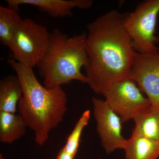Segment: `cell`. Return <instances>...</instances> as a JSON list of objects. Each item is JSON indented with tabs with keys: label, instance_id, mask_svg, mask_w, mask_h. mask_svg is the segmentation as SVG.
<instances>
[{
	"label": "cell",
	"instance_id": "52a82bcc",
	"mask_svg": "<svg viewBox=\"0 0 159 159\" xmlns=\"http://www.w3.org/2000/svg\"><path fill=\"white\" fill-rule=\"evenodd\" d=\"M93 113L101 145L107 153L124 149L126 139L122 135L121 118L109 106L105 100L92 99Z\"/></svg>",
	"mask_w": 159,
	"mask_h": 159
},
{
	"label": "cell",
	"instance_id": "7c38bea8",
	"mask_svg": "<svg viewBox=\"0 0 159 159\" xmlns=\"http://www.w3.org/2000/svg\"><path fill=\"white\" fill-rule=\"evenodd\" d=\"M27 126L20 114L0 112V142L11 144L26 133Z\"/></svg>",
	"mask_w": 159,
	"mask_h": 159
},
{
	"label": "cell",
	"instance_id": "30bf717a",
	"mask_svg": "<svg viewBox=\"0 0 159 159\" xmlns=\"http://www.w3.org/2000/svg\"><path fill=\"white\" fill-rule=\"evenodd\" d=\"M22 96V89L16 75L3 78L0 82V112L16 114Z\"/></svg>",
	"mask_w": 159,
	"mask_h": 159
},
{
	"label": "cell",
	"instance_id": "9c48e42d",
	"mask_svg": "<svg viewBox=\"0 0 159 159\" xmlns=\"http://www.w3.org/2000/svg\"><path fill=\"white\" fill-rule=\"evenodd\" d=\"M6 2L8 6L18 11L20 6L30 5L54 18L72 16L73 9H89L93 3L92 0H6Z\"/></svg>",
	"mask_w": 159,
	"mask_h": 159
},
{
	"label": "cell",
	"instance_id": "8992f818",
	"mask_svg": "<svg viewBox=\"0 0 159 159\" xmlns=\"http://www.w3.org/2000/svg\"><path fill=\"white\" fill-rule=\"evenodd\" d=\"M104 97L106 102L120 117L122 123L134 120L151 107L149 99L130 78L114 84Z\"/></svg>",
	"mask_w": 159,
	"mask_h": 159
},
{
	"label": "cell",
	"instance_id": "5b68a950",
	"mask_svg": "<svg viewBox=\"0 0 159 159\" xmlns=\"http://www.w3.org/2000/svg\"><path fill=\"white\" fill-rule=\"evenodd\" d=\"M50 34L45 26L33 20H23L8 47L11 57L32 68L37 66L48 48Z\"/></svg>",
	"mask_w": 159,
	"mask_h": 159
},
{
	"label": "cell",
	"instance_id": "4fadbf2b",
	"mask_svg": "<svg viewBox=\"0 0 159 159\" xmlns=\"http://www.w3.org/2000/svg\"><path fill=\"white\" fill-rule=\"evenodd\" d=\"M15 9L0 6V42L9 47L23 20Z\"/></svg>",
	"mask_w": 159,
	"mask_h": 159
},
{
	"label": "cell",
	"instance_id": "9a60e30c",
	"mask_svg": "<svg viewBox=\"0 0 159 159\" xmlns=\"http://www.w3.org/2000/svg\"><path fill=\"white\" fill-rule=\"evenodd\" d=\"M90 116V111L89 110H87L83 113L68 138L65 145L63 147L68 153L74 157L77 154L79 148L81 134L85 126L88 124Z\"/></svg>",
	"mask_w": 159,
	"mask_h": 159
},
{
	"label": "cell",
	"instance_id": "6da1fadb",
	"mask_svg": "<svg viewBox=\"0 0 159 159\" xmlns=\"http://www.w3.org/2000/svg\"><path fill=\"white\" fill-rule=\"evenodd\" d=\"M125 13L114 9L87 26V84L105 96L116 83L130 78L135 51L125 28Z\"/></svg>",
	"mask_w": 159,
	"mask_h": 159
},
{
	"label": "cell",
	"instance_id": "ba28073f",
	"mask_svg": "<svg viewBox=\"0 0 159 159\" xmlns=\"http://www.w3.org/2000/svg\"><path fill=\"white\" fill-rule=\"evenodd\" d=\"M130 79L146 94L151 108L159 109V52L152 54L135 52Z\"/></svg>",
	"mask_w": 159,
	"mask_h": 159
},
{
	"label": "cell",
	"instance_id": "5bb4252c",
	"mask_svg": "<svg viewBox=\"0 0 159 159\" xmlns=\"http://www.w3.org/2000/svg\"><path fill=\"white\" fill-rule=\"evenodd\" d=\"M132 135L140 136L159 143V109L150 108L134 120Z\"/></svg>",
	"mask_w": 159,
	"mask_h": 159
},
{
	"label": "cell",
	"instance_id": "277c9868",
	"mask_svg": "<svg viewBox=\"0 0 159 159\" xmlns=\"http://www.w3.org/2000/svg\"><path fill=\"white\" fill-rule=\"evenodd\" d=\"M159 0H146L139 3L133 11L125 13V28L135 51L140 54L159 52L156 35Z\"/></svg>",
	"mask_w": 159,
	"mask_h": 159
},
{
	"label": "cell",
	"instance_id": "8fae6325",
	"mask_svg": "<svg viewBox=\"0 0 159 159\" xmlns=\"http://www.w3.org/2000/svg\"><path fill=\"white\" fill-rule=\"evenodd\" d=\"M126 159H157L159 143L140 136L132 135L124 148Z\"/></svg>",
	"mask_w": 159,
	"mask_h": 159
},
{
	"label": "cell",
	"instance_id": "7a4b0ae2",
	"mask_svg": "<svg viewBox=\"0 0 159 159\" xmlns=\"http://www.w3.org/2000/svg\"><path fill=\"white\" fill-rule=\"evenodd\" d=\"M8 63L16 73L23 91L17 110L27 127L34 132V141L43 146L49 134L62 122L67 111V97L61 87L48 89L40 83L33 68L9 58Z\"/></svg>",
	"mask_w": 159,
	"mask_h": 159
},
{
	"label": "cell",
	"instance_id": "e0dca14e",
	"mask_svg": "<svg viewBox=\"0 0 159 159\" xmlns=\"http://www.w3.org/2000/svg\"><path fill=\"white\" fill-rule=\"evenodd\" d=\"M0 159H4V158H3V157L2 156V154H1V155H0Z\"/></svg>",
	"mask_w": 159,
	"mask_h": 159
},
{
	"label": "cell",
	"instance_id": "3957f363",
	"mask_svg": "<svg viewBox=\"0 0 159 159\" xmlns=\"http://www.w3.org/2000/svg\"><path fill=\"white\" fill-rule=\"evenodd\" d=\"M86 40L85 31L70 37L54 29L47 52L37 66L44 86L61 87L74 80L87 84V77L81 71L88 63Z\"/></svg>",
	"mask_w": 159,
	"mask_h": 159
},
{
	"label": "cell",
	"instance_id": "2e32d148",
	"mask_svg": "<svg viewBox=\"0 0 159 159\" xmlns=\"http://www.w3.org/2000/svg\"><path fill=\"white\" fill-rule=\"evenodd\" d=\"M75 157L68 153L63 148H61L59 151L56 159H74Z\"/></svg>",
	"mask_w": 159,
	"mask_h": 159
}]
</instances>
